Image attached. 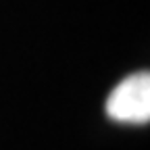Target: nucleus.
<instances>
[{"label": "nucleus", "instance_id": "nucleus-1", "mask_svg": "<svg viewBox=\"0 0 150 150\" xmlns=\"http://www.w3.org/2000/svg\"><path fill=\"white\" fill-rule=\"evenodd\" d=\"M106 115L119 123H146L150 119V75L136 73L123 79L106 98Z\"/></svg>", "mask_w": 150, "mask_h": 150}]
</instances>
